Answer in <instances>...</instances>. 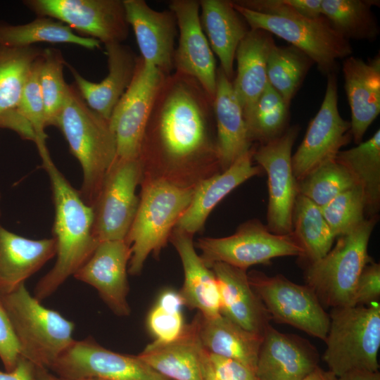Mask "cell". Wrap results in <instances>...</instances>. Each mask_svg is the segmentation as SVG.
<instances>
[{"label":"cell","mask_w":380,"mask_h":380,"mask_svg":"<svg viewBox=\"0 0 380 380\" xmlns=\"http://www.w3.org/2000/svg\"><path fill=\"white\" fill-rule=\"evenodd\" d=\"M198 313L203 348L209 353L237 360L255 372L262 336L246 330L222 314L208 318Z\"/></svg>","instance_id":"obj_31"},{"label":"cell","mask_w":380,"mask_h":380,"mask_svg":"<svg viewBox=\"0 0 380 380\" xmlns=\"http://www.w3.org/2000/svg\"><path fill=\"white\" fill-rule=\"evenodd\" d=\"M248 277L271 319L325 340L329 315L309 286L293 283L281 274L267 276L258 271L250 272Z\"/></svg>","instance_id":"obj_10"},{"label":"cell","mask_w":380,"mask_h":380,"mask_svg":"<svg viewBox=\"0 0 380 380\" xmlns=\"http://www.w3.org/2000/svg\"><path fill=\"white\" fill-rule=\"evenodd\" d=\"M299 131V125L290 126L280 137L260 145L253 153V160L267 175L266 226L275 234L292 233L293 212L298 194L291 157Z\"/></svg>","instance_id":"obj_13"},{"label":"cell","mask_w":380,"mask_h":380,"mask_svg":"<svg viewBox=\"0 0 380 380\" xmlns=\"http://www.w3.org/2000/svg\"><path fill=\"white\" fill-rule=\"evenodd\" d=\"M323 360L336 377L379 371L380 304L332 308Z\"/></svg>","instance_id":"obj_5"},{"label":"cell","mask_w":380,"mask_h":380,"mask_svg":"<svg viewBox=\"0 0 380 380\" xmlns=\"http://www.w3.org/2000/svg\"><path fill=\"white\" fill-rule=\"evenodd\" d=\"M54 237L28 239L11 232L0 224V296L23 284L56 256Z\"/></svg>","instance_id":"obj_26"},{"label":"cell","mask_w":380,"mask_h":380,"mask_svg":"<svg viewBox=\"0 0 380 380\" xmlns=\"http://www.w3.org/2000/svg\"><path fill=\"white\" fill-rule=\"evenodd\" d=\"M213 99L193 77L175 71L167 75L153 103L140 156L156 154L182 164L207 158L219 160Z\"/></svg>","instance_id":"obj_1"},{"label":"cell","mask_w":380,"mask_h":380,"mask_svg":"<svg viewBox=\"0 0 380 380\" xmlns=\"http://www.w3.org/2000/svg\"><path fill=\"white\" fill-rule=\"evenodd\" d=\"M201 372L202 380H219L212 369L206 350L203 357Z\"/></svg>","instance_id":"obj_51"},{"label":"cell","mask_w":380,"mask_h":380,"mask_svg":"<svg viewBox=\"0 0 380 380\" xmlns=\"http://www.w3.org/2000/svg\"><path fill=\"white\" fill-rule=\"evenodd\" d=\"M11 322L20 355L37 368L50 369L75 341V324L60 312L43 306L25 284L0 296Z\"/></svg>","instance_id":"obj_4"},{"label":"cell","mask_w":380,"mask_h":380,"mask_svg":"<svg viewBox=\"0 0 380 380\" xmlns=\"http://www.w3.org/2000/svg\"><path fill=\"white\" fill-rule=\"evenodd\" d=\"M108 72L99 82L89 81L68 66L77 90L87 106L109 120L111 114L133 78L137 58L122 43L105 45Z\"/></svg>","instance_id":"obj_25"},{"label":"cell","mask_w":380,"mask_h":380,"mask_svg":"<svg viewBox=\"0 0 380 380\" xmlns=\"http://www.w3.org/2000/svg\"><path fill=\"white\" fill-rule=\"evenodd\" d=\"M321 210L336 238L349 233L367 218L364 195L357 186L342 192Z\"/></svg>","instance_id":"obj_41"},{"label":"cell","mask_w":380,"mask_h":380,"mask_svg":"<svg viewBox=\"0 0 380 380\" xmlns=\"http://www.w3.org/2000/svg\"><path fill=\"white\" fill-rule=\"evenodd\" d=\"M146 325L154 341L167 343L178 338L186 324L181 310L156 303L148 315Z\"/></svg>","instance_id":"obj_43"},{"label":"cell","mask_w":380,"mask_h":380,"mask_svg":"<svg viewBox=\"0 0 380 380\" xmlns=\"http://www.w3.org/2000/svg\"><path fill=\"white\" fill-rule=\"evenodd\" d=\"M357 186L348 170L329 160L297 181L298 194L322 208L342 192Z\"/></svg>","instance_id":"obj_39"},{"label":"cell","mask_w":380,"mask_h":380,"mask_svg":"<svg viewBox=\"0 0 380 380\" xmlns=\"http://www.w3.org/2000/svg\"><path fill=\"white\" fill-rule=\"evenodd\" d=\"M300 380H337V377L330 371L318 366Z\"/></svg>","instance_id":"obj_50"},{"label":"cell","mask_w":380,"mask_h":380,"mask_svg":"<svg viewBox=\"0 0 380 380\" xmlns=\"http://www.w3.org/2000/svg\"><path fill=\"white\" fill-rule=\"evenodd\" d=\"M37 380H63L56 375H53L48 372L46 369L37 368Z\"/></svg>","instance_id":"obj_52"},{"label":"cell","mask_w":380,"mask_h":380,"mask_svg":"<svg viewBox=\"0 0 380 380\" xmlns=\"http://www.w3.org/2000/svg\"><path fill=\"white\" fill-rule=\"evenodd\" d=\"M65 60L56 49H44L39 59V82L44 101L46 126L55 125L69 86L63 77Z\"/></svg>","instance_id":"obj_40"},{"label":"cell","mask_w":380,"mask_h":380,"mask_svg":"<svg viewBox=\"0 0 380 380\" xmlns=\"http://www.w3.org/2000/svg\"><path fill=\"white\" fill-rule=\"evenodd\" d=\"M254 148L236 160L223 172L203 180L194 191L191 203L176 223V228L192 235L203 226L214 208L238 186L259 175L262 169L253 165Z\"/></svg>","instance_id":"obj_24"},{"label":"cell","mask_w":380,"mask_h":380,"mask_svg":"<svg viewBox=\"0 0 380 380\" xmlns=\"http://www.w3.org/2000/svg\"><path fill=\"white\" fill-rule=\"evenodd\" d=\"M13 330L0 296V360L6 371H11L20 357Z\"/></svg>","instance_id":"obj_45"},{"label":"cell","mask_w":380,"mask_h":380,"mask_svg":"<svg viewBox=\"0 0 380 380\" xmlns=\"http://www.w3.org/2000/svg\"><path fill=\"white\" fill-rule=\"evenodd\" d=\"M171 241L177 251L184 270V284L179 292L184 305L196 309L204 317L221 315L215 275L195 250L191 235L176 228Z\"/></svg>","instance_id":"obj_28"},{"label":"cell","mask_w":380,"mask_h":380,"mask_svg":"<svg viewBox=\"0 0 380 380\" xmlns=\"http://www.w3.org/2000/svg\"><path fill=\"white\" fill-rule=\"evenodd\" d=\"M292 235L308 263L323 258L336 239L327 223L321 208L298 194L293 212Z\"/></svg>","instance_id":"obj_34"},{"label":"cell","mask_w":380,"mask_h":380,"mask_svg":"<svg viewBox=\"0 0 380 380\" xmlns=\"http://www.w3.org/2000/svg\"><path fill=\"white\" fill-rule=\"evenodd\" d=\"M51 182L54 204L53 236L56 260L38 281L34 297L42 301L87 261L99 241L94 233V208L82 198L53 162L46 143L37 145Z\"/></svg>","instance_id":"obj_2"},{"label":"cell","mask_w":380,"mask_h":380,"mask_svg":"<svg viewBox=\"0 0 380 380\" xmlns=\"http://www.w3.org/2000/svg\"><path fill=\"white\" fill-rule=\"evenodd\" d=\"M274 44L270 33L250 29L237 47L235 55L237 71L232 84L244 118L268 83L267 62Z\"/></svg>","instance_id":"obj_29"},{"label":"cell","mask_w":380,"mask_h":380,"mask_svg":"<svg viewBox=\"0 0 380 380\" xmlns=\"http://www.w3.org/2000/svg\"><path fill=\"white\" fill-rule=\"evenodd\" d=\"M50 369L63 380L88 377L106 380H167L138 355L112 351L92 338L75 340Z\"/></svg>","instance_id":"obj_16"},{"label":"cell","mask_w":380,"mask_h":380,"mask_svg":"<svg viewBox=\"0 0 380 380\" xmlns=\"http://www.w3.org/2000/svg\"><path fill=\"white\" fill-rule=\"evenodd\" d=\"M378 218L367 217L353 230L337 237L335 246L323 258L308 264L306 285L322 306H352L358 278L372 260L368 244Z\"/></svg>","instance_id":"obj_6"},{"label":"cell","mask_w":380,"mask_h":380,"mask_svg":"<svg viewBox=\"0 0 380 380\" xmlns=\"http://www.w3.org/2000/svg\"><path fill=\"white\" fill-rule=\"evenodd\" d=\"M24 4L38 17L59 21L105 45L122 43L128 36L123 0H27Z\"/></svg>","instance_id":"obj_12"},{"label":"cell","mask_w":380,"mask_h":380,"mask_svg":"<svg viewBox=\"0 0 380 380\" xmlns=\"http://www.w3.org/2000/svg\"><path fill=\"white\" fill-rule=\"evenodd\" d=\"M43 50L0 46V118L17 108L32 68Z\"/></svg>","instance_id":"obj_36"},{"label":"cell","mask_w":380,"mask_h":380,"mask_svg":"<svg viewBox=\"0 0 380 380\" xmlns=\"http://www.w3.org/2000/svg\"><path fill=\"white\" fill-rule=\"evenodd\" d=\"M194 191L164 179L145 186L126 239L131 248L130 274H139L148 256L165 246L172 227L189 205Z\"/></svg>","instance_id":"obj_7"},{"label":"cell","mask_w":380,"mask_h":380,"mask_svg":"<svg viewBox=\"0 0 380 380\" xmlns=\"http://www.w3.org/2000/svg\"><path fill=\"white\" fill-rule=\"evenodd\" d=\"M312 61L303 51L293 46H272L267 62L270 85L289 106L299 89Z\"/></svg>","instance_id":"obj_37"},{"label":"cell","mask_w":380,"mask_h":380,"mask_svg":"<svg viewBox=\"0 0 380 380\" xmlns=\"http://www.w3.org/2000/svg\"><path fill=\"white\" fill-rule=\"evenodd\" d=\"M54 126L65 138L82 170L80 194L94 208L103 179L117 158L115 134L109 120L90 108L78 91L69 86Z\"/></svg>","instance_id":"obj_3"},{"label":"cell","mask_w":380,"mask_h":380,"mask_svg":"<svg viewBox=\"0 0 380 380\" xmlns=\"http://www.w3.org/2000/svg\"><path fill=\"white\" fill-rule=\"evenodd\" d=\"M39 57L32 68L16 108L32 127L36 137L34 142L46 137L44 106L39 82Z\"/></svg>","instance_id":"obj_42"},{"label":"cell","mask_w":380,"mask_h":380,"mask_svg":"<svg viewBox=\"0 0 380 380\" xmlns=\"http://www.w3.org/2000/svg\"><path fill=\"white\" fill-rule=\"evenodd\" d=\"M208 353L212 369L219 380H258L255 372L243 363Z\"/></svg>","instance_id":"obj_46"},{"label":"cell","mask_w":380,"mask_h":380,"mask_svg":"<svg viewBox=\"0 0 380 380\" xmlns=\"http://www.w3.org/2000/svg\"><path fill=\"white\" fill-rule=\"evenodd\" d=\"M213 107L220 165L225 170L252 148V142L232 81L220 67L217 69Z\"/></svg>","instance_id":"obj_27"},{"label":"cell","mask_w":380,"mask_h":380,"mask_svg":"<svg viewBox=\"0 0 380 380\" xmlns=\"http://www.w3.org/2000/svg\"><path fill=\"white\" fill-rule=\"evenodd\" d=\"M167 75L138 57L132 82L109 119L117 158H139L144 132L156 95Z\"/></svg>","instance_id":"obj_14"},{"label":"cell","mask_w":380,"mask_h":380,"mask_svg":"<svg viewBox=\"0 0 380 380\" xmlns=\"http://www.w3.org/2000/svg\"><path fill=\"white\" fill-rule=\"evenodd\" d=\"M289 106L267 83L244 118L251 141L262 145L280 137L289 127Z\"/></svg>","instance_id":"obj_38"},{"label":"cell","mask_w":380,"mask_h":380,"mask_svg":"<svg viewBox=\"0 0 380 380\" xmlns=\"http://www.w3.org/2000/svg\"><path fill=\"white\" fill-rule=\"evenodd\" d=\"M337 380H380L379 371H353L346 373L339 377Z\"/></svg>","instance_id":"obj_49"},{"label":"cell","mask_w":380,"mask_h":380,"mask_svg":"<svg viewBox=\"0 0 380 380\" xmlns=\"http://www.w3.org/2000/svg\"><path fill=\"white\" fill-rule=\"evenodd\" d=\"M318 362V352L308 340L270 324L262 336L255 374L258 380H300Z\"/></svg>","instance_id":"obj_20"},{"label":"cell","mask_w":380,"mask_h":380,"mask_svg":"<svg viewBox=\"0 0 380 380\" xmlns=\"http://www.w3.org/2000/svg\"><path fill=\"white\" fill-rule=\"evenodd\" d=\"M294 12L307 18L322 16V0H289Z\"/></svg>","instance_id":"obj_48"},{"label":"cell","mask_w":380,"mask_h":380,"mask_svg":"<svg viewBox=\"0 0 380 380\" xmlns=\"http://www.w3.org/2000/svg\"><path fill=\"white\" fill-rule=\"evenodd\" d=\"M380 297V265L369 261L363 268L355 286L352 306L368 305Z\"/></svg>","instance_id":"obj_44"},{"label":"cell","mask_w":380,"mask_h":380,"mask_svg":"<svg viewBox=\"0 0 380 380\" xmlns=\"http://www.w3.org/2000/svg\"><path fill=\"white\" fill-rule=\"evenodd\" d=\"M37 367L32 362L20 356L13 370L0 369V380H37Z\"/></svg>","instance_id":"obj_47"},{"label":"cell","mask_w":380,"mask_h":380,"mask_svg":"<svg viewBox=\"0 0 380 380\" xmlns=\"http://www.w3.org/2000/svg\"><path fill=\"white\" fill-rule=\"evenodd\" d=\"M342 70L351 110L352 137L357 145L380 113L379 54L367 61L348 56Z\"/></svg>","instance_id":"obj_22"},{"label":"cell","mask_w":380,"mask_h":380,"mask_svg":"<svg viewBox=\"0 0 380 380\" xmlns=\"http://www.w3.org/2000/svg\"><path fill=\"white\" fill-rule=\"evenodd\" d=\"M198 324V313L178 338L167 343L153 341L138 357L167 379L202 380L205 349L200 340Z\"/></svg>","instance_id":"obj_23"},{"label":"cell","mask_w":380,"mask_h":380,"mask_svg":"<svg viewBox=\"0 0 380 380\" xmlns=\"http://www.w3.org/2000/svg\"><path fill=\"white\" fill-rule=\"evenodd\" d=\"M130 258L131 248L126 240L102 241L73 277L94 287L114 314L128 316Z\"/></svg>","instance_id":"obj_18"},{"label":"cell","mask_w":380,"mask_h":380,"mask_svg":"<svg viewBox=\"0 0 380 380\" xmlns=\"http://www.w3.org/2000/svg\"><path fill=\"white\" fill-rule=\"evenodd\" d=\"M373 0H322V15L345 39H375L379 32L372 7Z\"/></svg>","instance_id":"obj_35"},{"label":"cell","mask_w":380,"mask_h":380,"mask_svg":"<svg viewBox=\"0 0 380 380\" xmlns=\"http://www.w3.org/2000/svg\"><path fill=\"white\" fill-rule=\"evenodd\" d=\"M336 160L348 170L361 189L366 217L377 216L380 208V129L368 140L340 151Z\"/></svg>","instance_id":"obj_32"},{"label":"cell","mask_w":380,"mask_h":380,"mask_svg":"<svg viewBox=\"0 0 380 380\" xmlns=\"http://www.w3.org/2000/svg\"><path fill=\"white\" fill-rule=\"evenodd\" d=\"M197 246L209 268L215 262H223L247 270L253 265L268 264L276 258H302L303 255L292 234H273L258 220L241 224L229 236L200 239Z\"/></svg>","instance_id":"obj_9"},{"label":"cell","mask_w":380,"mask_h":380,"mask_svg":"<svg viewBox=\"0 0 380 380\" xmlns=\"http://www.w3.org/2000/svg\"><path fill=\"white\" fill-rule=\"evenodd\" d=\"M232 3L251 30H262L286 40L306 54L322 73L334 72L336 61L348 57L352 47L322 15H270Z\"/></svg>","instance_id":"obj_8"},{"label":"cell","mask_w":380,"mask_h":380,"mask_svg":"<svg viewBox=\"0 0 380 380\" xmlns=\"http://www.w3.org/2000/svg\"><path fill=\"white\" fill-rule=\"evenodd\" d=\"M179 30V42L173 56L175 71L195 79L213 99L216 91L217 68L214 53L200 21L196 0L169 3Z\"/></svg>","instance_id":"obj_17"},{"label":"cell","mask_w":380,"mask_h":380,"mask_svg":"<svg viewBox=\"0 0 380 380\" xmlns=\"http://www.w3.org/2000/svg\"><path fill=\"white\" fill-rule=\"evenodd\" d=\"M37 43L71 44L91 50L101 47L98 40L77 34L65 24L47 17L21 25L0 23V46L23 48Z\"/></svg>","instance_id":"obj_33"},{"label":"cell","mask_w":380,"mask_h":380,"mask_svg":"<svg viewBox=\"0 0 380 380\" xmlns=\"http://www.w3.org/2000/svg\"><path fill=\"white\" fill-rule=\"evenodd\" d=\"M126 19L137 39L141 57L166 75L173 66L177 25L173 13L158 11L144 0H123Z\"/></svg>","instance_id":"obj_19"},{"label":"cell","mask_w":380,"mask_h":380,"mask_svg":"<svg viewBox=\"0 0 380 380\" xmlns=\"http://www.w3.org/2000/svg\"><path fill=\"white\" fill-rule=\"evenodd\" d=\"M77 380H106L100 378H95V377H88V378H82Z\"/></svg>","instance_id":"obj_53"},{"label":"cell","mask_w":380,"mask_h":380,"mask_svg":"<svg viewBox=\"0 0 380 380\" xmlns=\"http://www.w3.org/2000/svg\"><path fill=\"white\" fill-rule=\"evenodd\" d=\"M326 87L321 106L291 157L296 181L320 165L336 159L341 149L353 139L350 122L344 120L339 113L338 84L334 72L327 75Z\"/></svg>","instance_id":"obj_15"},{"label":"cell","mask_w":380,"mask_h":380,"mask_svg":"<svg viewBox=\"0 0 380 380\" xmlns=\"http://www.w3.org/2000/svg\"><path fill=\"white\" fill-rule=\"evenodd\" d=\"M219 289L220 312L246 330L263 336L271 317L252 288L246 270L223 262L214 263Z\"/></svg>","instance_id":"obj_21"},{"label":"cell","mask_w":380,"mask_h":380,"mask_svg":"<svg viewBox=\"0 0 380 380\" xmlns=\"http://www.w3.org/2000/svg\"><path fill=\"white\" fill-rule=\"evenodd\" d=\"M199 4L203 30L220 67L232 81L237 47L250 29L232 1L201 0Z\"/></svg>","instance_id":"obj_30"},{"label":"cell","mask_w":380,"mask_h":380,"mask_svg":"<svg viewBox=\"0 0 380 380\" xmlns=\"http://www.w3.org/2000/svg\"><path fill=\"white\" fill-rule=\"evenodd\" d=\"M142 166L140 158H117L107 172L93 208L94 233L99 242L126 240L139 205L136 189Z\"/></svg>","instance_id":"obj_11"}]
</instances>
